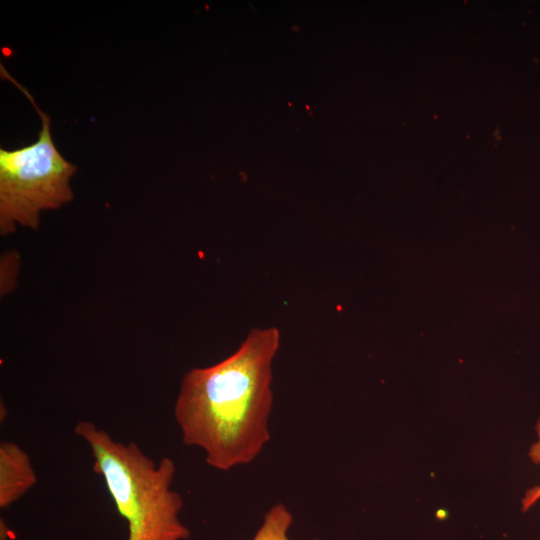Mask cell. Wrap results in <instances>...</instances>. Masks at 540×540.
<instances>
[{
	"mask_svg": "<svg viewBox=\"0 0 540 540\" xmlns=\"http://www.w3.org/2000/svg\"><path fill=\"white\" fill-rule=\"evenodd\" d=\"M279 346L277 328H254L233 354L184 375L174 418L182 441L200 449L212 468L249 464L270 441L272 363Z\"/></svg>",
	"mask_w": 540,
	"mask_h": 540,
	"instance_id": "6da1fadb",
	"label": "cell"
},
{
	"mask_svg": "<svg viewBox=\"0 0 540 540\" xmlns=\"http://www.w3.org/2000/svg\"><path fill=\"white\" fill-rule=\"evenodd\" d=\"M74 431L88 446L95 473L127 522V540L190 537L180 519L182 496L172 487L176 466L171 458L156 462L135 443L116 440L91 421L78 422Z\"/></svg>",
	"mask_w": 540,
	"mask_h": 540,
	"instance_id": "7a4b0ae2",
	"label": "cell"
},
{
	"mask_svg": "<svg viewBox=\"0 0 540 540\" xmlns=\"http://www.w3.org/2000/svg\"><path fill=\"white\" fill-rule=\"evenodd\" d=\"M0 74L29 99L41 118L38 138L14 150L0 149V232L17 225L37 229L43 211L58 209L73 198L70 180L77 167L67 161L54 144L50 117L36 104L30 92L0 64Z\"/></svg>",
	"mask_w": 540,
	"mask_h": 540,
	"instance_id": "3957f363",
	"label": "cell"
},
{
	"mask_svg": "<svg viewBox=\"0 0 540 540\" xmlns=\"http://www.w3.org/2000/svg\"><path fill=\"white\" fill-rule=\"evenodd\" d=\"M37 482L30 456L12 441L0 443V507L21 499Z\"/></svg>",
	"mask_w": 540,
	"mask_h": 540,
	"instance_id": "277c9868",
	"label": "cell"
},
{
	"mask_svg": "<svg viewBox=\"0 0 540 540\" xmlns=\"http://www.w3.org/2000/svg\"><path fill=\"white\" fill-rule=\"evenodd\" d=\"M292 522L293 516L288 508L282 503H277L266 512L252 540H290L288 530Z\"/></svg>",
	"mask_w": 540,
	"mask_h": 540,
	"instance_id": "5b68a950",
	"label": "cell"
},
{
	"mask_svg": "<svg viewBox=\"0 0 540 540\" xmlns=\"http://www.w3.org/2000/svg\"><path fill=\"white\" fill-rule=\"evenodd\" d=\"M537 440L531 445L528 456L533 463L540 465V419L536 426ZM540 500V484L528 489L522 499V511L529 510L534 504Z\"/></svg>",
	"mask_w": 540,
	"mask_h": 540,
	"instance_id": "8992f818",
	"label": "cell"
}]
</instances>
